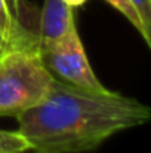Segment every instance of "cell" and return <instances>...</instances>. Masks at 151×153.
Returning a JSON list of instances; mask_svg holds the SVG:
<instances>
[{"label": "cell", "mask_w": 151, "mask_h": 153, "mask_svg": "<svg viewBox=\"0 0 151 153\" xmlns=\"http://www.w3.org/2000/svg\"><path fill=\"white\" fill-rule=\"evenodd\" d=\"M151 119L148 105L114 91H88L53 80L48 97L16 116L18 131L40 153L91 152L111 135Z\"/></svg>", "instance_id": "cell-1"}, {"label": "cell", "mask_w": 151, "mask_h": 153, "mask_svg": "<svg viewBox=\"0 0 151 153\" xmlns=\"http://www.w3.org/2000/svg\"><path fill=\"white\" fill-rule=\"evenodd\" d=\"M53 80L42 61L39 34L16 33L0 53V117H16L42 102Z\"/></svg>", "instance_id": "cell-2"}, {"label": "cell", "mask_w": 151, "mask_h": 153, "mask_svg": "<svg viewBox=\"0 0 151 153\" xmlns=\"http://www.w3.org/2000/svg\"><path fill=\"white\" fill-rule=\"evenodd\" d=\"M40 55L55 80L88 91H108L89 64L77 27L56 40L40 43Z\"/></svg>", "instance_id": "cell-3"}, {"label": "cell", "mask_w": 151, "mask_h": 153, "mask_svg": "<svg viewBox=\"0 0 151 153\" xmlns=\"http://www.w3.org/2000/svg\"><path fill=\"white\" fill-rule=\"evenodd\" d=\"M73 27H76V19L74 9L71 6L64 0H45L37 31L40 43L62 37Z\"/></svg>", "instance_id": "cell-4"}, {"label": "cell", "mask_w": 151, "mask_h": 153, "mask_svg": "<svg viewBox=\"0 0 151 153\" xmlns=\"http://www.w3.org/2000/svg\"><path fill=\"white\" fill-rule=\"evenodd\" d=\"M24 28L19 15L12 9L9 0H0V34L6 39H12Z\"/></svg>", "instance_id": "cell-5"}, {"label": "cell", "mask_w": 151, "mask_h": 153, "mask_svg": "<svg viewBox=\"0 0 151 153\" xmlns=\"http://www.w3.org/2000/svg\"><path fill=\"white\" fill-rule=\"evenodd\" d=\"M104 1H107V3L111 4L114 9H117V10L139 31V34H141L142 39H144V42H145L148 46H151V36L147 34V31H145V28H144V25H142V21H141V18H139L136 9H135L133 4L130 3V0H104Z\"/></svg>", "instance_id": "cell-6"}, {"label": "cell", "mask_w": 151, "mask_h": 153, "mask_svg": "<svg viewBox=\"0 0 151 153\" xmlns=\"http://www.w3.org/2000/svg\"><path fill=\"white\" fill-rule=\"evenodd\" d=\"M25 150H31V146L18 129H0V153H22Z\"/></svg>", "instance_id": "cell-7"}, {"label": "cell", "mask_w": 151, "mask_h": 153, "mask_svg": "<svg viewBox=\"0 0 151 153\" xmlns=\"http://www.w3.org/2000/svg\"><path fill=\"white\" fill-rule=\"evenodd\" d=\"M130 3L136 9L147 34L151 36V0H130Z\"/></svg>", "instance_id": "cell-8"}, {"label": "cell", "mask_w": 151, "mask_h": 153, "mask_svg": "<svg viewBox=\"0 0 151 153\" xmlns=\"http://www.w3.org/2000/svg\"><path fill=\"white\" fill-rule=\"evenodd\" d=\"M18 33H19V31H18ZM13 37H15V36H13ZM13 37H12V39H13ZM12 39H6L4 36H1V34H0V53L4 51V49H6L9 45H10Z\"/></svg>", "instance_id": "cell-9"}, {"label": "cell", "mask_w": 151, "mask_h": 153, "mask_svg": "<svg viewBox=\"0 0 151 153\" xmlns=\"http://www.w3.org/2000/svg\"><path fill=\"white\" fill-rule=\"evenodd\" d=\"M64 1H65L68 6H71V7L74 9V7H80V6H82L86 0H64Z\"/></svg>", "instance_id": "cell-10"}, {"label": "cell", "mask_w": 151, "mask_h": 153, "mask_svg": "<svg viewBox=\"0 0 151 153\" xmlns=\"http://www.w3.org/2000/svg\"><path fill=\"white\" fill-rule=\"evenodd\" d=\"M33 153H40V152H33Z\"/></svg>", "instance_id": "cell-11"}]
</instances>
